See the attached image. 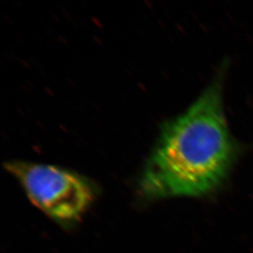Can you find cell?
<instances>
[{
    "instance_id": "cell-2",
    "label": "cell",
    "mask_w": 253,
    "mask_h": 253,
    "mask_svg": "<svg viewBox=\"0 0 253 253\" xmlns=\"http://www.w3.org/2000/svg\"><path fill=\"white\" fill-rule=\"evenodd\" d=\"M5 167L22 184L31 203L60 222L79 220L94 197L90 182L76 172L22 161H12Z\"/></svg>"
},
{
    "instance_id": "cell-1",
    "label": "cell",
    "mask_w": 253,
    "mask_h": 253,
    "mask_svg": "<svg viewBox=\"0 0 253 253\" xmlns=\"http://www.w3.org/2000/svg\"><path fill=\"white\" fill-rule=\"evenodd\" d=\"M233 154L220 84L215 82L164 126L141 175V192L149 199L206 194L225 178Z\"/></svg>"
}]
</instances>
